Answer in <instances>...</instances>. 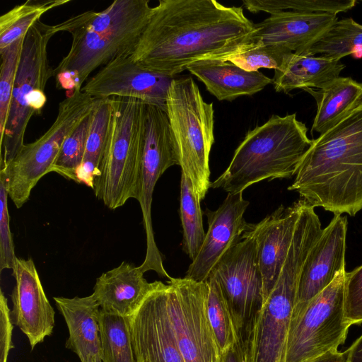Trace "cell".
Wrapping results in <instances>:
<instances>
[{
	"instance_id": "cell-1",
	"label": "cell",
	"mask_w": 362,
	"mask_h": 362,
	"mask_svg": "<svg viewBox=\"0 0 362 362\" xmlns=\"http://www.w3.org/2000/svg\"><path fill=\"white\" fill-rule=\"evenodd\" d=\"M254 26L241 6L160 0L130 57L146 70L175 78L192 63L224 60L250 47Z\"/></svg>"
},
{
	"instance_id": "cell-2",
	"label": "cell",
	"mask_w": 362,
	"mask_h": 362,
	"mask_svg": "<svg viewBox=\"0 0 362 362\" xmlns=\"http://www.w3.org/2000/svg\"><path fill=\"white\" fill-rule=\"evenodd\" d=\"M288 189L334 215L354 216L362 209V100L312 140Z\"/></svg>"
},
{
	"instance_id": "cell-3",
	"label": "cell",
	"mask_w": 362,
	"mask_h": 362,
	"mask_svg": "<svg viewBox=\"0 0 362 362\" xmlns=\"http://www.w3.org/2000/svg\"><path fill=\"white\" fill-rule=\"evenodd\" d=\"M148 0H116L105 10L88 11L59 23L71 33L68 54L54 69L58 88L81 90L92 72L113 59L131 54L151 18Z\"/></svg>"
},
{
	"instance_id": "cell-4",
	"label": "cell",
	"mask_w": 362,
	"mask_h": 362,
	"mask_svg": "<svg viewBox=\"0 0 362 362\" xmlns=\"http://www.w3.org/2000/svg\"><path fill=\"white\" fill-rule=\"evenodd\" d=\"M307 132L296 113L273 115L247 133L226 170L210 187L235 194L262 180L292 177L312 144Z\"/></svg>"
},
{
	"instance_id": "cell-5",
	"label": "cell",
	"mask_w": 362,
	"mask_h": 362,
	"mask_svg": "<svg viewBox=\"0 0 362 362\" xmlns=\"http://www.w3.org/2000/svg\"><path fill=\"white\" fill-rule=\"evenodd\" d=\"M107 144L92 189L110 209L136 199L144 134L145 103L112 98Z\"/></svg>"
},
{
	"instance_id": "cell-6",
	"label": "cell",
	"mask_w": 362,
	"mask_h": 362,
	"mask_svg": "<svg viewBox=\"0 0 362 362\" xmlns=\"http://www.w3.org/2000/svg\"><path fill=\"white\" fill-rule=\"evenodd\" d=\"M166 112L182 173L201 201L211 185L209 155L214 142L213 103L205 102L191 76L175 77L168 90Z\"/></svg>"
},
{
	"instance_id": "cell-7",
	"label": "cell",
	"mask_w": 362,
	"mask_h": 362,
	"mask_svg": "<svg viewBox=\"0 0 362 362\" xmlns=\"http://www.w3.org/2000/svg\"><path fill=\"white\" fill-rule=\"evenodd\" d=\"M59 24L37 21L24 37L21 58L13 88L10 110L1 137V161L7 165L24 144L30 118L40 114L46 102L45 89L54 76L47 57L49 40L59 33Z\"/></svg>"
},
{
	"instance_id": "cell-8",
	"label": "cell",
	"mask_w": 362,
	"mask_h": 362,
	"mask_svg": "<svg viewBox=\"0 0 362 362\" xmlns=\"http://www.w3.org/2000/svg\"><path fill=\"white\" fill-rule=\"evenodd\" d=\"M98 100L82 90L66 94L51 127L36 141L25 144L7 165L2 163L8 197L17 209L29 200L38 181L50 173L64 141L93 110Z\"/></svg>"
},
{
	"instance_id": "cell-9",
	"label": "cell",
	"mask_w": 362,
	"mask_h": 362,
	"mask_svg": "<svg viewBox=\"0 0 362 362\" xmlns=\"http://www.w3.org/2000/svg\"><path fill=\"white\" fill-rule=\"evenodd\" d=\"M346 269L321 293L294 308L288 331L286 362H310L344 344Z\"/></svg>"
},
{
	"instance_id": "cell-10",
	"label": "cell",
	"mask_w": 362,
	"mask_h": 362,
	"mask_svg": "<svg viewBox=\"0 0 362 362\" xmlns=\"http://www.w3.org/2000/svg\"><path fill=\"white\" fill-rule=\"evenodd\" d=\"M180 165L177 146L167 112L160 106L145 104L144 134L136 199L139 202L146 238V252L141 271L153 270L158 276H171L165 271L163 257L154 238L151 204L156 184L170 167Z\"/></svg>"
},
{
	"instance_id": "cell-11",
	"label": "cell",
	"mask_w": 362,
	"mask_h": 362,
	"mask_svg": "<svg viewBox=\"0 0 362 362\" xmlns=\"http://www.w3.org/2000/svg\"><path fill=\"white\" fill-rule=\"evenodd\" d=\"M302 264L287 259L240 344L243 362H286L287 339Z\"/></svg>"
},
{
	"instance_id": "cell-12",
	"label": "cell",
	"mask_w": 362,
	"mask_h": 362,
	"mask_svg": "<svg viewBox=\"0 0 362 362\" xmlns=\"http://www.w3.org/2000/svg\"><path fill=\"white\" fill-rule=\"evenodd\" d=\"M207 281L173 278L165 284L170 321L185 362H223V354L211 325Z\"/></svg>"
},
{
	"instance_id": "cell-13",
	"label": "cell",
	"mask_w": 362,
	"mask_h": 362,
	"mask_svg": "<svg viewBox=\"0 0 362 362\" xmlns=\"http://www.w3.org/2000/svg\"><path fill=\"white\" fill-rule=\"evenodd\" d=\"M209 277L217 282L222 292L240 345L264 303L262 276L255 240L242 238L222 257Z\"/></svg>"
},
{
	"instance_id": "cell-14",
	"label": "cell",
	"mask_w": 362,
	"mask_h": 362,
	"mask_svg": "<svg viewBox=\"0 0 362 362\" xmlns=\"http://www.w3.org/2000/svg\"><path fill=\"white\" fill-rule=\"evenodd\" d=\"M173 78L146 70L130 54H124L102 66L81 90L95 99L136 98L166 110L168 93Z\"/></svg>"
},
{
	"instance_id": "cell-15",
	"label": "cell",
	"mask_w": 362,
	"mask_h": 362,
	"mask_svg": "<svg viewBox=\"0 0 362 362\" xmlns=\"http://www.w3.org/2000/svg\"><path fill=\"white\" fill-rule=\"evenodd\" d=\"M129 322L136 362H185L168 313L165 284L154 281Z\"/></svg>"
},
{
	"instance_id": "cell-16",
	"label": "cell",
	"mask_w": 362,
	"mask_h": 362,
	"mask_svg": "<svg viewBox=\"0 0 362 362\" xmlns=\"http://www.w3.org/2000/svg\"><path fill=\"white\" fill-rule=\"evenodd\" d=\"M249 202L243 192L228 194L223 202L215 211L206 209L208 230L201 249L188 267L185 277L206 282L209 274L222 257L241 240L248 223L243 215Z\"/></svg>"
},
{
	"instance_id": "cell-17",
	"label": "cell",
	"mask_w": 362,
	"mask_h": 362,
	"mask_svg": "<svg viewBox=\"0 0 362 362\" xmlns=\"http://www.w3.org/2000/svg\"><path fill=\"white\" fill-rule=\"evenodd\" d=\"M12 271L15 279L11 294L12 321L26 336L33 350L52 335L55 312L46 296L31 258L17 257Z\"/></svg>"
},
{
	"instance_id": "cell-18",
	"label": "cell",
	"mask_w": 362,
	"mask_h": 362,
	"mask_svg": "<svg viewBox=\"0 0 362 362\" xmlns=\"http://www.w3.org/2000/svg\"><path fill=\"white\" fill-rule=\"evenodd\" d=\"M347 218L334 215L310 249L303 266L294 308L307 304L345 269Z\"/></svg>"
},
{
	"instance_id": "cell-19",
	"label": "cell",
	"mask_w": 362,
	"mask_h": 362,
	"mask_svg": "<svg viewBox=\"0 0 362 362\" xmlns=\"http://www.w3.org/2000/svg\"><path fill=\"white\" fill-rule=\"evenodd\" d=\"M300 199L289 206L283 205L256 224L248 223L242 235L256 244L263 281L264 302L274 288L290 248L302 208Z\"/></svg>"
},
{
	"instance_id": "cell-20",
	"label": "cell",
	"mask_w": 362,
	"mask_h": 362,
	"mask_svg": "<svg viewBox=\"0 0 362 362\" xmlns=\"http://www.w3.org/2000/svg\"><path fill=\"white\" fill-rule=\"evenodd\" d=\"M336 14L282 11L255 24L251 44H265L299 54L322 37L337 21Z\"/></svg>"
},
{
	"instance_id": "cell-21",
	"label": "cell",
	"mask_w": 362,
	"mask_h": 362,
	"mask_svg": "<svg viewBox=\"0 0 362 362\" xmlns=\"http://www.w3.org/2000/svg\"><path fill=\"white\" fill-rule=\"evenodd\" d=\"M139 266L122 262L103 273L97 279L92 293L100 310L107 313L131 317L154 286L148 283Z\"/></svg>"
},
{
	"instance_id": "cell-22",
	"label": "cell",
	"mask_w": 362,
	"mask_h": 362,
	"mask_svg": "<svg viewBox=\"0 0 362 362\" xmlns=\"http://www.w3.org/2000/svg\"><path fill=\"white\" fill-rule=\"evenodd\" d=\"M69 330L65 346L87 362L102 358L99 324L100 305L93 294L86 297L53 298Z\"/></svg>"
},
{
	"instance_id": "cell-23",
	"label": "cell",
	"mask_w": 362,
	"mask_h": 362,
	"mask_svg": "<svg viewBox=\"0 0 362 362\" xmlns=\"http://www.w3.org/2000/svg\"><path fill=\"white\" fill-rule=\"evenodd\" d=\"M187 70L220 101L252 95L272 83V78L259 71H247L228 61L200 60L188 65Z\"/></svg>"
},
{
	"instance_id": "cell-24",
	"label": "cell",
	"mask_w": 362,
	"mask_h": 362,
	"mask_svg": "<svg viewBox=\"0 0 362 362\" xmlns=\"http://www.w3.org/2000/svg\"><path fill=\"white\" fill-rule=\"evenodd\" d=\"M345 65L340 59L291 52L274 70L272 80L276 92L288 93L293 89H320L339 76Z\"/></svg>"
},
{
	"instance_id": "cell-25",
	"label": "cell",
	"mask_w": 362,
	"mask_h": 362,
	"mask_svg": "<svg viewBox=\"0 0 362 362\" xmlns=\"http://www.w3.org/2000/svg\"><path fill=\"white\" fill-rule=\"evenodd\" d=\"M317 103L312 131L325 132L362 100V83L351 77L339 76L320 89H306Z\"/></svg>"
},
{
	"instance_id": "cell-26",
	"label": "cell",
	"mask_w": 362,
	"mask_h": 362,
	"mask_svg": "<svg viewBox=\"0 0 362 362\" xmlns=\"http://www.w3.org/2000/svg\"><path fill=\"white\" fill-rule=\"evenodd\" d=\"M112 108V98L98 99L93 110L84 158L76 173V183L91 189L107 144Z\"/></svg>"
},
{
	"instance_id": "cell-27",
	"label": "cell",
	"mask_w": 362,
	"mask_h": 362,
	"mask_svg": "<svg viewBox=\"0 0 362 362\" xmlns=\"http://www.w3.org/2000/svg\"><path fill=\"white\" fill-rule=\"evenodd\" d=\"M301 54L340 59L349 54L362 57V25L353 18L337 21Z\"/></svg>"
},
{
	"instance_id": "cell-28",
	"label": "cell",
	"mask_w": 362,
	"mask_h": 362,
	"mask_svg": "<svg viewBox=\"0 0 362 362\" xmlns=\"http://www.w3.org/2000/svg\"><path fill=\"white\" fill-rule=\"evenodd\" d=\"M70 0L27 1L15 6L0 17V51L24 37L41 16Z\"/></svg>"
},
{
	"instance_id": "cell-29",
	"label": "cell",
	"mask_w": 362,
	"mask_h": 362,
	"mask_svg": "<svg viewBox=\"0 0 362 362\" xmlns=\"http://www.w3.org/2000/svg\"><path fill=\"white\" fill-rule=\"evenodd\" d=\"M99 324L103 362H136L129 317L100 310Z\"/></svg>"
},
{
	"instance_id": "cell-30",
	"label": "cell",
	"mask_w": 362,
	"mask_h": 362,
	"mask_svg": "<svg viewBox=\"0 0 362 362\" xmlns=\"http://www.w3.org/2000/svg\"><path fill=\"white\" fill-rule=\"evenodd\" d=\"M201 199L191 182L181 173L180 216L182 222V249L193 261L204 240Z\"/></svg>"
},
{
	"instance_id": "cell-31",
	"label": "cell",
	"mask_w": 362,
	"mask_h": 362,
	"mask_svg": "<svg viewBox=\"0 0 362 362\" xmlns=\"http://www.w3.org/2000/svg\"><path fill=\"white\" fill-rule=\"evenodd\" d=\"M93 110L66 136L50 169V173H57L66 179L76 182V173L85 155Z\"/></svg>"
},
{
	"instance_id": "cell-32",
	"label": "cell",
	"mask_w": 362,
	"mask_h": 362,
	"mask_svg": "<svg viewBox=\"0 0 362 362\" xmlns=\"http://www.w3.org/2000/svg\"><path fill=\"white\" fill-rule=\"evenodd\" d=\"M355 0H243V6L252 13L270 14L282 11L329 13L337 14L355 6Z\"/></svg>"
},
{
	"instance_id": "cell-33",
	"label": "cell",
	"mask_w": 362,
	"mask_h": 362,
	"mask_svg": "<svg viewBox=\"0 0 362 362\" xmlns=\"http://www.w3.org/2000/svg\"><path fill=\"white\" fill-rule=\"evenodd\" d=\"M206 281L209 288L208 316L223 354L238 342V339L228 307L217 282L211 277Z\"/></svg>"
},
{
	"instance_id": "cell-34",
	"label": "cell",
	"mask_w": 362,
	"mask_h": 362,
	"mask_svg": "<svg viewBox=\"0 0 362 362\" xmlns=\"http://www.w3.org/2000/svg\"><path fill=\"white\" fill-rule=\"evenodd\" d=\"M25 37V36H24ZM24 37L0 51V137L3 136L8 119L13 88L21 58Z\"/></svg>"
},
{
	"instance_id": "cell-35",
	"label": "cell",
	"mask_w": 362,
	"mask_h": 362,
	"mask_svg": "<svg viewBox=\"0 0 362 362\" xmlns=\"http://www.w3.org/2000/svg\"><path fill=\"white\" fill-rule=\"evenodd\" d=\"M291 53L281 47L265 44H252L241 52L223 61L230 62L247 71H257L261 68L277 69L284 57Z\"/></svg>"
},
{
	"instance_id": "cell-36",
	"label": "cell",
	"mask_w": 362,
	"mask_h": 362,
	"mask_svg": "<svg viewBox=\"0 0 362 362\" xmlns=\"http://www.w3.org/2000/svg\"><path fill=\"white\" fill-rule=\"evenodd\" d=\"M0 270L13 269L17 257L15 255L10 217L8 209L7 180L4 165L0 164Z\"/></svg>"
},
{
	"instance_id": "cell-37",
	"label": "cell",
	"mask_w": 362,
	"mask_h": 362,
	"mask_svg": "<svg viewBox=\"0 0 362 362\" xmlns=\"http://www.w3.org/2000/svg\"><path fill=\"white\" fill-rule=\"evenodd\" d=\"M345 322L350 327L362 323V265L346 274Z\"/></svg>"
},
{
	"instance_id": "cell-38",
	"label": "cell",
	"mask_w": 362,
	"mask_h": 362,
	"mask_svg": "<svg viewBox=\"0 0 362 362\" xmlns=\"http://www.w3.org/2000/svg\"><path fill=\"white\" fill-rule=\"evenodd\" d=\"M7 298L1 290L0 294V362H7L12 342L13 321Z\"/></svg>"
},
{
	"instance_id": "cell-39",
	"label": "cell",
	"mask_w": 362,
	"mask_h": 362,
	"mask_svg": "<svg viewBox=\"0 0 362 362\" xmlns=\"http://www.w3.org/2000/svg\"><path fill=\"white\" fill-rule=\"evenodd\" d=\"M345 362H362V334L345 351Z\"/></svg>"
},
{
	"instance_id": "cell-40",
	"label": "cell",
	"mask_w": 362,
	"mask_h": 362,
	"mask_svg": "<svg viewBox=\"0 0 362 362\" xmlns=\"http://www.w3.org/2000/svg\"><path fill=\"white\" fill-rule=\"evenodd\" d=\"M223 362H243L242 349L238 342L223 354Z\"/></svg>"
},
{
	"instance_id": "cell-41",
	"label": "cell",
	"mask_w": 362,
	"mask_h": 362,
	"mask_svg": "<svg viewBox=\"0 0 362 362\" xmlns=\"http://www.w3.org/2000/svg\"><path fill=\"white\" fill-rule=\"evenodd\" d=\"M346 353L332 350L310 362H345Z\"/></svg>"
},
{
	"instance_id": "cell-42",
	"label": "cell",
	"mask_w": 362,
	"mask_h": 362,
	"mask_svg": "<svg viewBox=\"0 0 362 362\" xmlns=\"http://www.w3.org/2000/svg\"><path fill=\"white\" fill-rule=\"evenodd\" d=\"M87 362H103V361L100 358H94L88 361Z\"/></svg>"
}]
</instances>
